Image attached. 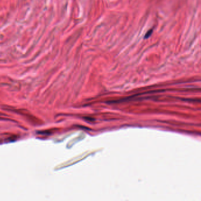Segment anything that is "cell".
<instances>
[{
  "mask_svg": "<svg viewBox=\"0 0 201 201\" xmlns=\"http://www.w3.org/2000/svg\"><path fill=\"white\" fill-rule=\"evenodd\" d=\"M152 32H153L152 30H149V31H148V32H147V33H146V34L145 38V39H148V37H149L151 36V34H152Z\"/></svg>",
  "mask_w": 201,
  "mask_h": 201,
  "instance_id": "1",
  "label": "cell"
},
{
  "mask_svg": "<svg viewBox=\"0 0 201 201\" xmlns=\"http://www.w3.org/2000/svg\"><path fill=\"white\" fill-rule=\"evenodd\" d=\"M10 120L8 119H4V118H0V120Z\"/></svg>",
  "mask_w": 201,
  "mask_h": 201,
  "instance_id": "2",
  "label": "cell"
}]
</instances>
